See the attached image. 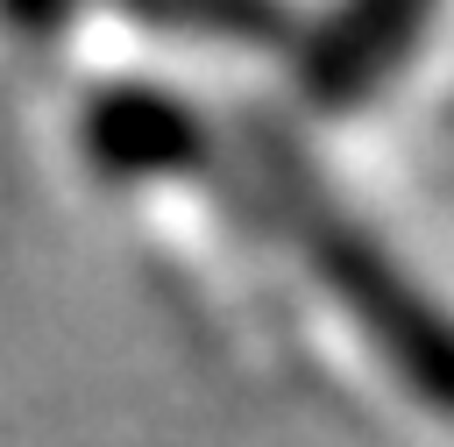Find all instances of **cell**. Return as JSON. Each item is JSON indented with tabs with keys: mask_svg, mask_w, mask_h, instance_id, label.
Returning <instances> with one entry per match:
<instances>
[{
	"mask_svg": "<svg viewBox=\"0 0 454 447\" xmlns=\"http://www.w3.org/2000/svg\"><path fill=\"white\" fill-rule=\"evenodd\" d=\"M454 0H305L291 28V57L305 71V92L326 106H355L390 92L411 57L447 28Z\"/></svg>",
	"mask_w": 454,
	"mask_h": 447,
	"instance_id": "6da1fadb",
	"label": "cell"
}]
</instances>
